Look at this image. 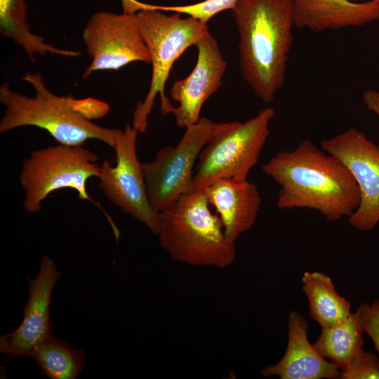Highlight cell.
Masks as SVG:
<instances>
[{
  "instance_id": "6da1fadb",
  "label": "cell",
  "mask_w": 379,
  "mask_h": 379,
  "mask_svg": "<svg viewBox=\"0 0 379 379\" xmlns=\"http://www.w3.org/2000/svg\"><path fill=\"white\" fill-rule=\"evenodd\" d=\"M262 169L279 185L280 209H314L333 222L350 217L359 206L360 192L350 171L310 139L277 153Z\"/></svg>"
},
{
  "instance_id": "7a4b0ae2",
  "label": "cell",
  "mask_w": 379,
  "mask_h": 379,
  "mask_svg": "<svg viewBox=\"0 0 379 379\" xmlns=\"http://www.w3.org/2000/svg\"><path fill=\"white\" fill-rule=\"evenodd\" d=\"M241 77L270 104L285 83L295 27L293 0H239L232 9Z\"/></svg>"
},
{
  "instance_id": "3957f363",
  "label": "cell",
  "mask_w": 379,
  "mask_h": 379,
  "mask_svg": "<svg viewBox=\"0 0 379 379\" xmlns=\"http://www.w3.org/2000/svg\"><path fill=\"white\" fill-rule=\"evenodd\" d=\"M22 79L35 91L33 97L13 91L8 84L0 88V102L5 107L0 121V133L22 126L46 130L58 143L77 146L97 139L114 147L120 129L98 126L91 120L105 116L109 105L88 98L74 99L58 96L46 86L43 76L27 73Z\"/></svg>"
},
{
  "instance_id": "277c9868",
  "label": "cell",
  "mask_w": 379,
  "mask_h": 379,
  "mask_svg": "<svg viewBox=\"0 0 379 379\" xmlns=\"http://www.w3.org/2000/svg\"><path fill=\"white\" fill-rule=\"evenodd\" d=\"M203 190L187 192L159 213L160 246L171 258L192 266L223 269L236 257L218 215L213 214Z\"/></svg>"
},
{
  "instance_id": "5b68a950",
  "label": "cell",
  "mask_w": 379,
  "mask_h": 379,
  "mask_svg": "<svg viewBox=\"0 0 379 379\" xmlns=\"http://www.w3.org/2000/svg\"><path fill=\"white\" fill-rule=\"evenodd\" d=\"M135 13L141 33L150 55L152 67L149 88L143 101L137 103L133 113L132 126L145 133L148 117L157 95L161 97V111L170 114L173 106L165 95V86L175 60L190 46L208 31L206 23L189 16L182 18L180 13L168 15L152 5L138 1Z\"/></svg>"
},
{
  "instance_id": "8992f818",
  "label": "cell",
  "mask_w": 379,
  "mask_h": 379,
  "mask_svg": "<svg viewBox=\"0 0 379 379\" xmlns=\"http://www.w3.org/2000/svg\"><path fill=\"white\" fill-rule=\"evenodd\" d=\"M275 114L274 109L267 107L244 122L215 123L187 192L202 190L221 178L247 179L258 162Z\"/></svg>"
},
{
  "instance_id": "52a82bcc",
  "label": "cell",
  "mask_w": 379,
  "mask_h": 379,
  "mask_svg": "<svg viewBox=\"0 0 379 379\" xmlns=\"http://www.w3.org/2000/svg\"><path fill=\"white\" fill-rule=\"evenodd\" d=\"M97 160V155L82 145L59 143L32 152L23 161L20 174L25 210L39 212L49 194L64 188H72L79 199L98 204L90 197L86 187L87 181L98 175Z\"/></svg>"
},
{
  "instance_id": "ba28073f",
  "label": "cell",
  "mask_w": 379,
  "mask_h": 379,
  "mask_svg": "<svg viewBox=\"0 0 379 379\" xmlns=\"http://www.w3.org/2000/svg\"><path fill=\"white\" fill-rule=\"evenodd\" d=\"M215 124L201 117L185 128L175 146L164 147L153 161L142 163L148 199L155 211L160 213L167 208L187 191L194 164L210 140Z\"/></svg>"
},
{
  "instance_id": "9c48e42d",
  "label": "cell",
  "mask_w": 379,
  "mask_h": 379,
  "mask_svg": "<svg viewBox=\"0 0 379 379\" xmlns=\"http://www.w3.org/2000/svg\"><path fill=\"white\" fill-rule=\"evenodd\" d=\"M138 133L128 124L121 130L113 147L116 164L112 166L104 161L97 178L100 187L112 203L157 235L159 213L152 208L148 199L142 163L136 152Z\"/></svg>"
},
{
  "instance_id": "30bf717a",
  "label": "cell",
  "mask_w": 379,
  "mask_h": 379,
  "mask_svg": "<svg viewBox=\"0 0 379 379\" xmlns=\"http://www.w3.org/2000/svg\"><path fill=\"white\" fill-rule=\"evenodd\" d=\"M82 37L92 58L84 79L95 71L117 70L135 61L151 62L135 13L97 12L87 22Z\"/></svg>"
},
{
  "instance_id": "8fae6325",
  "label": "cell",
  "mask_w": 379,
  "mask_h": 379,
  "mask_svg": "<svg viewBox=\"0 0 379 379\" xmlns=\"http://www.w3.org/2000/svg\"><path fill=\"white\" fill-rule=\"evenodd\" d=\"M323 150L339 159L354 177L360 202L348 218L354 229L366 232L379 222V145L355 128L321 142Z\"/></svg>"
},
{
  "instance_id": "7c38bea8",
  "label": "cell",
  "mask_w": 379,
  "mask_h": 379,
  "mask_svg": "<svg viewBox=\"0 0 379 379\" xmlns=\"http://www.w3.org/2000/svg\"><path fill=\"white\" fill-rule=\"evenodd\" d=\"M195 46L198 55L194 69L186 78L175 81L171 88V97L178 102L171 113L180 128L199 121L203 105L222 85L227 67L218 44L209 30Z\"/></svg>"
},
{
  "instance_id": "4fadbf2b",
  "label": "cell",
  "mask_w": 379,
  "mask_h": 379,
  "mask_svg": "<svg viewBox=\"0 0 379 379\" xmlns=\"http://www.w3.org/2000/svg\"><path fill=\"white\" fill-rule=\"evenodd\" d=\"M60 277L54 261L43 257L36 277L29 279V298L18 328L0 338V351L8 358L27 356L51 337L50 304L53 289Z\"/></svg>"
},
{
  "instance_id": "5bb4252c",
  "label": "cell",
  "mask_w": 379,
  "mask_h": 379,
  "mask_svg": "<svg viewBox=\"0 0 379 379\" xmlns=\"http://www.w3.org/2000/svg\"><path fill=\"white\" fill-rule=\"evenodd\" d=\"M209 205L219 215L227 237L236 242L255 222L261 197L255 183L248 179H219L202 190Z\"/></svg>"
},
{
  "instance_id": "9a60e30c",
  "label": "cell",
  "mask_w": 379,
  "mask_h": 379,
  "mask_svg": "<svg viewBox=\"0 0 379 379\" xmlns=\"http://www.w3.org/2000/svg\"><path fill=\"white\" fill-rule=\"evenodd\" d=\"M288 345L281 359L265 368L264 377L279 376L281 379H323L340 376V370L316 350L307 337L309 324L298 312L288 316Z\"/></svg>"
},
{
  "instance_id": "2e32d148",
  "label": "cell",
  "mask_w": 379,
  "mask_h": 379,
  "mask_svg": "<svg viewBox=\"0 0 379 379\" xmlns=\"http://www.w3.org/2000/svg\"><path fill=\"white\" fill-rule=\"evenodd\" d=\"M295 27L314 33L359 27L379 20V0H293Z\"/></svg>"
},
{
  "instance_id": "e0dca14e",
  "label": "cell",
  "mask_w": 379,
  "mask_h": 379,
  "mask_svg": "<svg viewBox=\"0 0 379 379\" xmlns=\"http://www.w3.org/2000/svg\"><path fill=\"white\" fill-rule=\"evenodd\" d=\"M26 0H0L1 35L12 39L27 53L34 62L35 54L47 53L65 57H77L79 51L58 48L45 41L43 37L33 34L27 22Z\"/></svg>"
},
{
  "instance_id": "ac0fdd59",
  "label": "cell",
  "mask_w": 379,
  "mask_h": 379,
  "mask_svg": "<svg viewBox=\"0 0 379 379\" xmlns=\"http://www.w3.org/2000/svg\"><path fill=\"white\" fill-rule=\"evenodd\" d=\"M302 290L309 302L310 317L321 328L337 324L350 316L351 304L336 291L332 279L319 272H305Z\"/></svg>"
},
{
  "instance_id": "d6986e66",
  "label": "cell",
  "mask_w": 379,
  "mask_h": 379,
  "mask_svg": "<svg viewBox=\"0 0 379 379\" xmlns=\"http://www.w3.org/2000/svg\"><path fill=\"white\" fill-rule=\"evenodd\" d=\"M364 333L357 310L341 322L321 328L313 346L341 371L364 351Z\"/></svg>"
},
{
  "instance_id": "ffe728a7",
  "label": "cell",
  "mask_w": 379,
  "mask_h": 379,
  "mask_svg": "<svg viewBox=\"0 0 379 379\" xmlns=\"http://www.w3.org/2000/svg\"><path fill=\"white\" fill-rule=\"evenodd\" d=\"M51 379H75L84 367L82 350L75 349L60 339L50 337L28 355Z\"/></svg>"
},
{
  "instance_id": "44dd1931",
  "label": "cell",
  "mask_w": 379,
  "mask_h": 379,
  "mask_svg": "<svg viewBox=\"0 0 379 379\" xmlns=\"http://www.w3.org/2000/svg\"><path fill=\"white\" fill-rule=\"evenodd\" d=\"M239 0H205L194 4L185 6H152L153 8L178 13H185L197 18L204 23L212 18L221 11L232 9Z\"/></svg>"
},
{
  "instance_id": "7402d4cb",
  "label": "cell",
  "mask_w": 379,
  "mask_h": 379,
  "mask_svg": "<svg viewBox=\"0 0 379 379\" xmlns=\"http://www.w3.org/2000/svg\"><path fill=\"white\" fill-rule=\"evenodd\" d=\"M340 371L342 379H379V357L364 350Z\"/></svg>"
},
{
  "instance_id": "603a6c76",
  "label": "cell",
  "mask_w": 379,
  "mask_h": 379,
  "mask_svg": "<svg viewBox=\"0 0 379 379\" xmlns=\"http://www.w3.org/2000/svg\"><path fill=\"white\" fill-rule=\"evenodd\" d=\"M357 310L364 333L372 340L379 355V300L371 305L362 303Z\"/></svg>"
},
{
  "instance_id": "cb8c5ba5",
  "label": "cell",
  "mask_w": 379,
  "mask_h": 379,
  "mask_svg": "<svg viewBox=\"0 0 379 379\" xmlns=\"http://www.w3.org/2000/svg\"><path fill=\"white\" fill-rule=\"evenodd\" d=\"M362 100L366 108L379 117V91L373 89L366 91L363 93Z\"/></svg>"
},
{
  "instance_id": "d4e9b609",
  "label": "cell",
  "mask_w": 379,
  "mask_h": 379,
  "mask_svg": "<svg viewBox=\"0 0 379 379\" xmlns=\"http://www.w3.org/2000/svg\"><path fill=\"white\" fill-rule=\"evenodd\" d=\"M350 1H354V2H358V1H360V0H350Z\"/></svg>"
}]
</instances>
